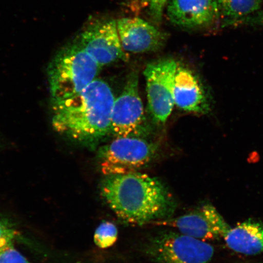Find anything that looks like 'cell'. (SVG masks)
Segmentation results:
<instances>
[{"label": "cell", "mask_w": 263, "mask_h": 263, "mask_svg": "<svg viewBox=\"0 0 263 263\" xmlns=\"http://www.w3.org/2000/svg\"><path fill=\"white\" fill-rule=\"evenodd\" d=\"M101 195L123 221L132 224L170 219L176 203L160 180L146 174L107 176L101 181Z\"/></svg>", "instance_id": "1"}, {"label": "cell", "mask_w": 263, "mask_h": 263, "mask_svg": "<svg viewBox=\"0 0 263 263\" xmlns=\"http://www.w3.org/2000/svg\"><path fill=\"white\" fill-rule=\"evenodd\" d=\"M115 100L109 85L95 80L76 96L52 103V126L74 140L95 142L110 133Z\"/></svg>", "instance_id": "2"}, {"label": "cell", "mask_w": 263, "mask_h": 263, "mask_svg": "<svg viewBox=\"0 0 263 263\" xmlns=\"http://www.w3.org/2000/svg\"><path fill=\"white\" fill-rule=\"evenodd\" d=\"M101 66L74 42L62 49L48 68L52 103L81 93L95 80Z\"/></svg>", "instance_id": "3"}, {"label": "cell", "mask_w": 263, "mask_h": 263, "mask_svg": "<svg viewBox=\"0 0 263 263\" xmlns=\"http://www.w3.org/2000/svg\"><path fill=\"white\" fill-rule=\"evenodd\" d=\"M146 253L158 263H210L215 249L202 240L180 232L167 231L149 240Z\"/></svg>", "instance_id": "4"}, {"label": "cell", "mask_w": 263, "mask_h": 263, "mask_svg": "<svg viewBox=\"0 0 263 263\" xmlns=\"http://www.w3.org/2000/svg\"><path fill=\"white\" fill-rule=\"evenodd\" d=\"M156 150L139 137L117 138L99 150L101 172L105 176L136 173L151 162Z\"/></svg>", "instance_id": "5"}, {"label": "cell", "mask_w": 263, "mask_h": 263, "mask_svg": "<svg viewBox=\"0 0 263 263\" xmlns=\"http://www.w3.org/2000/svg\"><path fill=\"white\" fill-rule=\"evenodd\" d=\"M139 88L137 74L132 73L122 93L115 100L110 133L117 138L139 137L145 130V117Z\"/></svg>", "instance_id": "6"}, {"label": "cell", "mask_w": 263, "mask_h": 263, "mask_svg": "<svg viewBox=\"0 0 263 263\" xmlns=\"http://www.w3.org/2000/svg\"><path fill=\"white\" fill-rule=\"evenodd\" d=\"M177 67L178 64L173 59H164L147 65L144 71L148 105L157 123H165L172 112L174 81Z\"/></svg>", "instance_id": "7"}, {"label": "cell", "mask_w": 263, "mask_h": 263, "mask_svg": "<svg viewBox=\"0 0 263 263\" xmlns=\"http://www.w3.org/2000/svg\"><path fill=\"white\" fill-rule=\"evenodd\" d=\"M102 66L127 59L118 34L117 21L100 20L91 23L75 42Z\"/></svg>", "instance_id": "8"}, {"label": "cell", "mask_w": 263, "mask_h": 263, "mask_svg": "<svg viewBox=\"0 0 263 263\" xmlns=\"http://www.w3.org/2000/svg\"><path fill=\"white\" fill-rule=\"evenodd\" d=\"M154 224L177 229L181 233L205 241L224 237L231 228L215 206L205 203L193 211Z\"/></svg>", "instance_id": "9"}, {"label": "cell", "mask_w": 263, "mask_h": 263, "mask_svg": "<svg viewBox=\"0 0 263 263\" xmlns=\"http://www.w3.org/2000/svg\"><path fill=\"white\" fill-rule=\"evenodd\" d=\"M117 25L121 46L127 52L143 53L156 50L165 39L155 26L139 18H120Z\"/></svg>", "instance_id": "10"}, {"label": "cell", "mask_w": 263, "mask_h": 263, "mask_svg": "<svg viewBox=\"0 0 263 263\" xmlns=\"http://www.w3.org/2000/svg\"><path fill=\"white\" fill-rule=\"evenodd\" d=\"M174 104L190 112L206 114L211 108V98L196 75L178 65L173 87Z\"/></svg>", "instance_id": "11"}, {"label": "cell", "mask_w": 263, "mask_h": 263, "mask_svg": "<svg viewBox=\"0 0 263 263\" xmlns=\"http://www.w3.org/2000/svg\"><path fill=\"white\" fill-rule=\"evenodd\" d=\"M167 15L174 25L196 29L212 24L218 18L219 12L215 0H172Z\"/></svg>", "instance_id": "12"}, {"label": "cell", "mask_w": 263, "mask_h": 263, "mask_svg": "<svg viewBox=\"0 0 263 263\" xmlns=\"http://www.w3.org/2000/svg\"><path fill=\"white\" fill-rule=\"evenodd\" d=\"M223 239L233 251L246 255L260 254L263 253V224L246 220L230 228Z\"/></svg>", "instance_id": "13"}, {"label": "cell", "mask_w": 263, "mask_h": 263, "mask_svg": "<svg viewBox=\"0 0 263 263\" xmlns=\"http://www.w3.org/2000/svg\"><path fill=\"white\" fill-rule=\"evenodd\" d=\"M219 16L230 24L248 17L261 8L263 0H215Z\"/></svg>", "instance_id": "14"}, {"label": "cell", "mask_w": 263, "mask_h": 263, "mask_svg": "<svg viewBox=\"0 0 263 263\" xmlns=\"http://www.w3.org/2000/svg\"><path fill=\"white\" fill-rule=\"evenodd\" d=\"M118 229L113 223H101L94 235V242L99 248L107 249L117 241Z\"/></svg>", "instance_id": "15"}, {"label": "cell", "mask_w": 263, "mask_h": 263, "mask_svg": "<svg viewBox=\"0 0 263 263\" xmlns=\"http://www.w3.org/2000/svg\"><path fill=\"white\" fill-rule=\"evenodd\" d=\"M17 232L9 223L0 220V254L12 248Z\"/></svg>", "instance_id": "16"}, {"label": "cell", "mask_w": 263, "mask_h": 263, "mask_svg": "<svg viewBox=\"0 0 263 263\" xmlns=\"http://www.w3.org/2000/svg\"><path fill=\"white\" fill-rule=\"evenodd\" d=\"M0 263H31L14 247L0 254Z\"/></svg>", "instance_id": "17"}, {"label": "cell", "mask_w": 263, "mask_h": 263, "mask_svg": "<svg viewBox=\"0 0 263 263\" xmlns=\"http://www.w3.org/2000/svg\"><path fill=\"white\" fill-rule=\"evenodd\" d=\"M167 0H146L151 15L157 22L162 19L164 6Z\"/></svg>", "instance_id": "18"}, {"label": "cell", "mask_w": 263, "mask_h": 263, "mask_svg": "<svg viewBox=\"0 0 263 263\" xmlns=\"http://www.w3.org/2000/svg\"><path fill=\"white\" fill-rule=\"evenodd\" d=\"M252 20L255 24L263 25V11L259 12V14Z\"/></svg>", "instance_id": "19"}]
</instances>
